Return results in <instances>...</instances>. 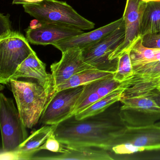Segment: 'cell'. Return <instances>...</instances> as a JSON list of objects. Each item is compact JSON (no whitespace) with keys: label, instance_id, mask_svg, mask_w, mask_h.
<instances>
[{"label":"cell","instance_id":"1","mask_svg":"<svg viewBox=\"0 0 160 160\" xmlns=\"http://www.w3.org/2000/svg\"><path fill=\"white\" fill-rule=\"evenodd\" d=\"M110 107L82 119L72 116L57 124L55 136L67 146L94 147L110 151L115 139L123 133L127 126L121 118L119 109L117 111Z\"/></svg>","mask_w":160,"mask_h":160},{"label":"cell","instance_id":"2","mask_svg":"<svg viewBox=\"0 0 160 160\" xmlns=\"http://www.w3.org/2000/svg\"><path fill=\"white\" fill-rule=\"evenodd\" d=\"M9 84L20 117L26 127L32 129L39 122L50 96L38 83L11 79Z\"/></svg>","mask_w":160,"mask_h":160},{"label":"cell","instance_id":"3","mask_svg":"<svg viewBox=\"0 0 160 160\" xmlns=\"http://www.w3.org/2000/svg\"><path fill=\"white\" fill-rule=\"evenodd\" d=\"M25 12L42 22L69 25L82 30L92 29L95 24L79 15L66 2L44 0L23 5Z\"/></svg>","mask_w":160,"mask_h":160},{"label":"cell","instance_id":"4","mask_svg":"<svg viewBox=\"0 0 160 160\" xmlns=\"http://www.w3.org/2000/svg\"><path fill=\"white\" fill-rule=\"evenodd\" d=\"M159 150L160 122L147 126H127L123 133L115 139L110 150L123 154Z\"/></svg>","mask_w":160,"mask_h":160},{"label":"cell","instance_id":"5","mask_svg":"<svg viewBox=\"0 0 160 160\" xmlns=\"http://www.w3.org/2000/svg\"><path fill=\"white\" fill-rule=\"evenodd\" d=\"M1 151L14 150L26 140L28 131L13 100L0 93Z\"/></svg>","mask_w":160,"mask_h":160},{"label":"cell","instance_id":"6","mask_svg":"<svg viewBox=\"0 0 160 160\" xmlns=\"http://www.w3.org/2000/svg\"><path fill=\"white\" fill-rule=\"evenodd\" d=\"M34 50L27 38L18 32L0 40V83L9 84L18 66Z\"/></svg>","mask_w":160,"mask_h":160},{"label":"cell","instance_id":"7","mask_svg":"<svg viewBox=\"0 0 160 160\" xmlns=\"http://www.w3.org/2000/svg\"><path fill=\"white\" fill-rule=\"evenodd\" d=\"M119 114L127 126H147L160 120V106L146 96L122 97Z\"/></svg>","mask_w":160,"mask_h":160},{"label":"cell","instance_id":"8","mask_svg":"<svg viewBox=\"0 0 160 160\" xmlns=\"http://www.w3.org/2000/svg\"><path fill=\"white\" fill-rule=\"evenodd\" d=\"M124 36L125 25L123 20L115 31L96 43L81 49L83 60L97 70L116 71L118 61H110L108 58L121 45Z\"/></svg>","mask_w":160,"mask_h":160},{"label":"cell","instance_id":"9","mask_svg":"<svg viewBox=\"0 0 160 160\" xmlns=\"http://www.w3.org/2000/svg\"><path fill=\"white\" fill-rule=\"evenodd\" d=\"M84 86L55 92L50 97L39 121L43 125H57L75 116L76 105Z\"/></svg>","mask_w":160,"mask_h":160},{"label":"cell","instance_id":"10","mask_svg":"<svg viewBox=\"0 0 160 160\" xmlns=\"http://www.w3.org/2000/svg\"><path fill=\"white\" fill-rule=\"evenodd\" d=\"M146 2L140 0H127L122 18L125 25V36L122 43L111 55L108 59L118 61L124 53L130 52L133 47L142 38L141 22Z\"/></svg>","mask_w":160,"mask_h":160},{"label":"cell","instance_id":"11","mask_svg":"<svg viewBox=\"0 0 160 160\" xmlns=\"http://www.w3.org/2000/svg\"><path fill=\"white\" fill-rule=\"evenodd\" d=\"M25 31L29 42L32 44L43 46L53 45L58 42L84 32L82 30L69 25L42 22L39 20L35 26L29 27Z\"/></svg>","mask_w":160,"mask_h":160},{"label":"cell","instance_id":"12","mask_svg":"<svg viewBox=\"0 0 160 160\" xmlns=\"http://www.w3.org/2000/svg\"><path fill=\"white\" fill-rule=\"evenodd\" d=\"M53 89L80 72L96 69L83 60L82 51L78 48H72L62 52L59 61L50 66ZM97 70V69H96Z\"/></svg>","mask_w":160,"mask_h":160},{"label":"cell","instance_id":"13","mask_svg":"<svg viewBox=\"0 0 160 160\" xmlns=\"http://www.w3.org/2000/svg\"><path fill=\"white\" fill-rule=\"evenodd\" d=\"M21 78L36 79L38 84L45 89L50 98L54 93L51 74L48 73L46 64L39 58L34 51L19 65L11 79Z\"/></svg>","mask_w":160,"mask_h":160},{"label":"cell","instance_id":"14","mask_svg":"<svg viewBox=\"0 0 160 160\" xmlns=\"http://www.w3.org/2000/svg\"><path fill=\"white\" fill-rule=\"evenodd\" d=\"M120 84L114 79L113 76H111L85 85L76 105L74 115L79 114L119 88Z\"/></svg>","mask_w":160,"mask_h":160},{"label":"cell","instance_id":"15","mask_svg":"<svg viewBox=\"0 0 160 160\" xmlns=\"http://www.w3.org/2000/svg\"><path fill=\"white\" fill-rule=\"evenodd\" d=\"M123 20L122 17L120 19L97 29L62 40L54 43L53 46L60 50L62 53L70 48L83 49L96 43L115 31L120 26Z\"/></svg>","mask_w":160,"mask_h":160},{"label":"cell","instance_id":"16","mask_svg":"<svg viewBox=\"0 0 160 160\" xmlns=\"http://www.w3.org/2000/svg\"><path fill=\"white\" fill-rule=\"evenodd\" d=\"M66 151L48 156H34L32 160H113L109 151L91 147H71L65 145Z\"/></svg>","mask_w":160,"mask_h":160},{"label":"cell","instance_id":"17","mask_svg":"<svg viewBox=\"0 0 160 160\" xmlns=\"http://www.w3.org/2000/svg\"><path fill=\"white\" fill-rule=\"evenodd\" d=\"M57 125H45L32 133L16 149L19 160H32L39 148L55 131Z\"/></svg>","mask_w":160,"mask_h":160},{"label":"cell","instance_id":"18","mask_svg":"<svg viewBox=\"0 0 160 160\" xmlns=\"http://www.w3.org/2000/svg\"><path fill=\"white\" fill-rule=\"evenodd\" d=\"M115 71H101L92 69L78 73L62 83L55 88L54 93L62 90L85 86L96 80L113 76Z\"/></svg>","mask_w":160,"mask_h":160},{"label":"cell","instance_id":"19","mask_svg":"<svg viewBox=\"0 0 160 160\" xmlns=\"http://www.w3.org/2000/svg\"><path fill=\"white\" fill-rule=\"evenodd\" d=\"M160 32V1L146 2L141 22L142 37Z\"/></svg>","mask_w":160,"mask_h":160},{"label":"cell","instance_id":"20","mask_svg":"<svg viewBox=\"0 0 160 160\" xmlns=\"http://www.w3.org/2000/svg\"><path fill=\"white\" fill-rule=\"evenodd\" d=\"M124 90L125 88L120 86L119 88L98 100L79 114L75 115V118L77 119L80 120L103 112L115 103L120 101Z\"/></svg>","mask_w":160,"mask_h":160},{"label":"cell","instance_id":"21","mask_svg":"<svg viewBox=\"0 0 160 160\" xmlns=\"http://www.w3.org/2000/svg\"><path fill=\"white\" fill-rule=\"evenodd\" d=\"M141 39L134 45L130 51V57L133 68L148 62L160 61V49L145 47Z\"/></svg>","mask_w":160,"mask_h":160},{"label":"cell","instance_id":"22","mask_svg":"<svg viewBox=\"0 0 160 160\" xmlns=\"http://www.w3.org/2000/svg\"><path fill=\"white\" fill-rule=\"evenodd\" d=\"M133 73L130 52H126L118 58L117 68L114 72L113 78L121 83L131 77Z\"/></svg>","mask_w":160,"mask_h":160},{"label":"cell","instance_id":"23","mask_svg":"<svg viewBox=\"0 0 160 160\" xmlns=\"http://www.w3.org/2000/svg\"><path fill=\"white\" fill-rule=\"evenodd\" d=\"M39 151L42 150L49 151L56 153H64L66 151L65 145L59 141L54 134V132L50 135L46 142L40 147Z\"/></svg>","mask_w":160,"mask_h":160},{"label":"cell","instance_id":"24","mask_svg":"<svg viewBox=\"0 0 160 160\" xmlns=\"http://www.w3.org/2000/svg\"><path fill=\"white\" fill-rule=\"evenodd\" d=\"M10 15L3 14H0V40L8 38L14 31L12 30V23L10 19Z\"/></svg>","mask_w":160,"mask_h":160},{"label":"cell","instance_id":"25","mask_svg":"<svg viewBox=\"0 0 160 160\" xmlns=\"http://www.w3.org/2000/svg\"><path fill=\"white\" fill-rule=\"evenodd\" d=\"M141 42L145 47L160 49V32L145 35L142 37Z\"/></svg>","mask_w":160,"mask_h":160},{"label":"cell","instance_id":"26","mask_svg":"<svg viewBox=\"0 0 160 160\" xmlns=\"http://www.w3.org/2000/svg\"><path fill=\"white\" fill-rule=\"evenodd\" d=\"M140 96H146L150 97L154 100L157 104L160 106V91L155 89Z\"/></svg>","mask_w":160,"mask_h":160},{"label":"cell","instance_id":"27","mask_svg":"<svg viewBox=\"0 0 160 160\" xmlns=\"http://www.w3.org/2000/svg\"><path fill=\"white\" fill-rule=\"evenodd\" d=\"M44 0H13L12 4L16 5H26V4H34L42 2Z\"/></svg>","mask_w":160,"mask_h":160},{"label":"cell","instance_id":"28","mask_svg":"<svg viewBox=\"0 0 160 160\" xmlns=\"http://www.w3.org/2000/svg\"><path fill=\"white\" fill-rule=\"evenodd\" d=\"M155 89L158 90L160 91V80H159L158 81H157L156 83H155V84H154L153 87H152V88L151 90L150 91H151Z\"/></svg>","mask_w":160,"mask_h":160},{"label":"cell","instance_id":"29","mask_svg":"<svg viewBox=\"0 0 160 160\" xmlns=\"http://www.w3.org/2000/svg\"><path fill=\"white\" fill-rule=\"evenodd\" d=\"M141 1L145 2H150L160 1V0H140Z\"/></svg>","mask_w":160,"mask_h":160}]
</instances>
